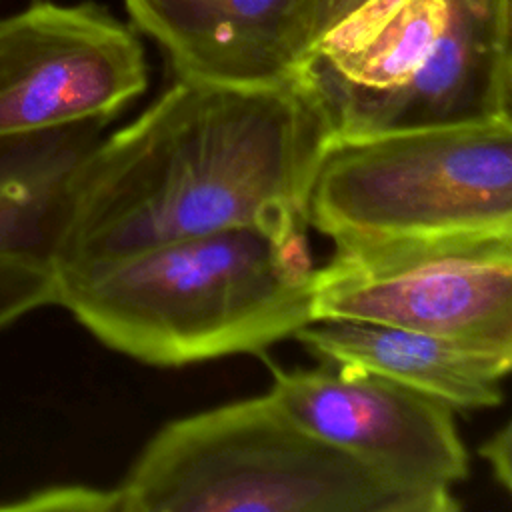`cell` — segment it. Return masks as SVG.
I'll list each match as a JSON object with an SVG mask.
<instances>
[{
  "label": "cell",
  "mask_w": 512,
  "mask_h": 512,
  "mask_svg": "<svg viewBox=\"0 0 512 512\" xmlns=\"http://www.w3.org/2000/svg\"><path fill=\"white\" fill-rule=\"evenodd\" d=\"M332 140L302 76L274 86L176 78L86 158L56 278L234 226L310 228L308 194Z\"/></svg>",
  "instance_id": "cell-1"
},
{
  "label": "cell",
  "mask_w": 512,
  "mask_h": 512,
  "mask_svg": "<svg viewBox=\"0 0 512 512\" xmlns=\"http://www.w3.org/2000/svg\"><path fill=\"white\" fill-rule=\"evenodd\" d=\"M306 226H234L58 278V304L154 366L262 352L312 320Z\"/></svg>",
  "instance_id": "cell-2"
},
{
  "label": "cell",
  "mask_w": 512,
  "mask_h": 512,
  "mask_svg": "<svg viewBox=\"0 0 512 512\" xmlns=\"http://www.w3.org/2000/svg\"><path fill=\"white\" fill-rule=\"evenodd\" d=\"M124 512H454L300 426L268 392L164 424L120 486Z\"/></svg>",
  "instance_id": "cell-3"
},
{
  "label": "cell",
  "mask_w": 512,
  "mask_h": 512,
  "mask_svg": "<svg viewBox=\"0 0 512 512\" xmlns=\"http://www.w3.org/2000/svg\"><path fill=\"white\" fill-rule=\"evenodd\" d=\"M308 224L334 244L512 230V118L334 138Z\"/></svg>",
  "instance_id": "cell-4"
},
{
  "label": "cell",
  "mask_w": 512,
  "mask_h": 512,
  "mask_svg": "<svg viewBox=\"0 0 512 512\" xmlns=\"http://www.w3.org/2000/svg\"><path fill=\"white\" fill-rule=\"evenodd\" d=\"M312 320L376 322L512 348V230L338 242Z\"/></svg>",
  "instance_id": "cell-5"
},
{
  "label": "cell",
  "mask_w": 512,
  "mask_h": 512,
  "mask_svg": "<svg viewBox=\"0 0 512 512\" xmlns=\"http://www.w3.org/2000/svg\"><path fill=\"white\" fill-rule=\"evenodd\" d=\"M148 86L134 26L94 2L0 18V136L112 120Z\"/></svg>",
  "instance_id": "cell-6"
},
{
  "label": "cell",
  "mask_w": 512,
  "mask_h": 512,
  "mask_svg": "<svg viewBox=\"0 0 512 512\" xmlns=\"http://www.w3.org/2000/svg\"><path fill=\"white\" fill-rule=\"evenodd\" d=\"M268 394L308 432L404 486L452 492L470 474L456 410L406 384L324 364L274 368Z\"/></svg>",
  "instance_id": "cell-7"
},
{
  "label": "cell",
  "mask_w": 512,
  "mask_h": 512,
  "mask_svg": "<svg viewBox=\"0 0 512 512\" xmlns=\"http://www.w3.org/2000/svg\"><path fill=\"white\" fill-rule=\"evenodd\" d=\"M176 78L230 86L298 80L318 40L320 0H122Z\"/></svg>",
  "instance_id": "cell-8"
},
{
  "label": "cell",
  "mask_w": 512,
  "mask_h": 512,
  "mask_svg": "<svg viewBox=\"0 0 512 512\" xmlns=\"http://www.w3.org/2000/svg\"><path fill=\"white\" fill-rule=\"evenodd\" d=\"M444 4V28L422 70L346 116L334 138L512 118V0Z\"/></svg>",
  "instance_id": "cell-9"
},
{
  "label": "cell",
  "mask_w": 512,
  "mask_h": 512,
  "mask_svg": "<svg viewBox=\"0 0 512 512\" xmlns=\"http://www.w3.org/2000/svg\"><path fill=\"white\" fill-rule=\"evenodd\" d=\"M294 338L330 366L368 370L446 402L452 410L498 406L512 348L364 320L316 318Z\"/></svg>",
  "instance_id": "cell-10"
},
{
  "label": "cell",
  "mask_w": 512,
  "mask_h": 512,
  "mask_svg": "<svg viewBox=\"0 0 512 512\" xmlns=\"http://www.w3.org/2000/svg\"><path fill=\"white\" fill-rule=\"evenodd\" d=\"M444 0H364L314 44L302 78L334 128L360 106L404 88L444 28Z\"/></svg>",
  "instance_id": "cell-11"
},
{
  "label": "cell",
  "mask_w": 512,
  "mask_h": 512,
  "mask_svg": "<svg viewBox=\"0 0 512 512\" xmlns=\"http://www.w3.org/2000/svg\"><path fill=\"white\" fill-rule=\"evenodd\" d=\"M108 122L0 136V258L54 268L76 178Z\"/></svg>",
  "instance_id": "cell-12"
},
{
  "label": "cell",
  "mask_w": 512,
  "mask_h": 512,
  "mask_svg": "<svg viewBox=\"0 0 512 512\" xmlns=\"http://www.w3.org/2000/svg\"><path fill=\"white\" fill-rule=\"evenodd\" d=\"M50 304H58V278L50 264L0 258V330Z\"/></svg>",
  "instance_id": "cell-13"
},
{
  "label": "cell",
  "mask_w": 512,
  "mask_h": 512,
  "mask_svg": "<svg viewBox=\"0 0 512 512\" xmlns=\"http://www.w3.org/2000/svg\"><path fill=\"white\" fill-rule=\"evenodd\" d=\"M16 508L42 510H120L116 488L96 490L86 486H60L14 504Z\"/></svg>",
  "instance_id": "cell-14"
},
{
  "label": "cell",
  "mask_w": 512,
  "mask_h": 512,
  "mask_svg": "<svg viewBox=\"0 0 512 512\" xmlns=\"http://www.w3.org/2000/svg\"><path fill=\"white\" fill-rule=\"evenodd\" d=\"M482 458L490 464L494 478L504 490L512 488V472H510V426L504 424L496 434H492L480 446Z\"/></svg>",
  "instance_id": "cell-15"
},
{
  "label": "cell",
  "mask_w": 512,
  "mask_h": 512,
  "mask_svg": "<svg viewBox=\"0 0 512 512\" xmlns=\"http://www.w3.org/2000/svg\"><path fill=\"white\" fill-rule=\"evenodd\" d=\"M364 0H320L318 8V38L332 28L340 18L350 14Z\"/></svg>",
  "instance_id": "cell-16"
}]
</instances>
